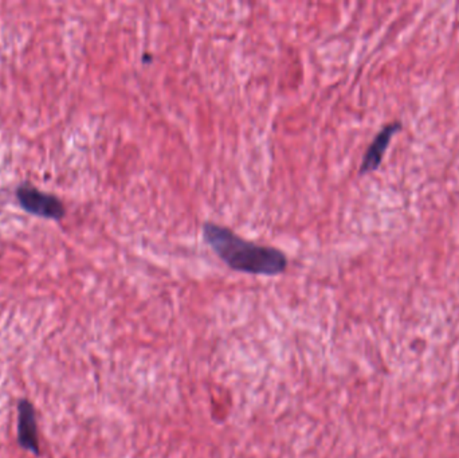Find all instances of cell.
<instances>
[{"instance_id": "cell-4", "label": "cell", "mask_w": 459, "mask_h": 458, "mask_svg": "<svg viewBox=\"0 0 459 458\" xmlns=\"http://www.w3.org/2000/svg\"><path fill=\"white\" fill-rule=\"evenodd\" d=\"M18 441L19 445L34 454L39 453V440L37 419L32 404L28 401H20L18 404Z\"/></svg>"}, {"instance_id": "cell-5", "label": "cell", "mask_w": 459, "mask_h": 458, "mask_svg": "<svg viewBox=\"0 0 459 458\" xmlns=\"http://www.w3.org/2000/svg\"><path fill=\"white\" fill-rule=\"evenodd\" d=\"M152 59H153V56H148V53L142 56V62H145V64H149V62H152Z\"/></svg>"}, {"instance_id": "cell-2", "label": "cell", "mask_w": 459, "mask_h": 458, "mask_svg": "<svg viewBox=\"0 0 459 458\" xmlns=\"http://www.w3.org/2000/svg\"><path fill=\"white\" fill-rule=\"evenodd\" d=\"M16 198L20 206L32 215L56 221L65 217V206L56 196L42 193L30 184H22L18 187Z\"/></svg>"}, {"instance_id": "cell-1", "label": "cell", "mask_w": 459, "mask_h": 458, "mask_svg": "<svg viewBox=\"0 0 459 458\" xmlns=\"http://www.w3.org/2000/svg\"><path fill=\"white\" fill-rule=\"evenodd\" d=\"M202 233L212 251L235 272L271 277L288 267V258L281 250L246 241L222 224L206 222Z\"/></svg>"}, {"instance_id": "cell-3", "label": "cell", "mask_w": 459, "mask_h": 458, "mask_svg": "<svg viewBox=\"0 0 459 458\" xmlns=\"http://www.w3.org/2000/svg\"><path fill=\"white\" fill-rule=\"evenodd\" d=\"M402 124L399 121H393L391 124H387L381 128V131L375 136L371 145L368 147L367 152L362 156V166H360V175H365L369 172H374L381 164L383 156L386 153V150L390 145L392 136L400 129Z\"/></svg>"}]
</instances>
